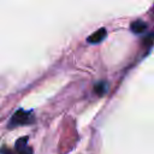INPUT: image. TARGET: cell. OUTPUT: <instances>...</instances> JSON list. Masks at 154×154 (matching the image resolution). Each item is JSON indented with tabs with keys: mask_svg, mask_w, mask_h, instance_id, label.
<instances>
[{
	"mask_svg": "<svg viewBox=\"0 0 154 154\" xmlns=\"http://www.w3.org/2000/svg\"><path fill=\"white\" fill-rule=\"evenodd\" d=\"M153 42H154V31L150 32L149 35H147V36L144 37L143 43H144V45H150V43H153Z\"/></svg>",
	"mask_w": 154,
	"mask_h": 154,
	"instance_id": "8992f818",
	"label": "cell"
},
{
	"mask_svg": "<svg viewBox=\"0 0 154 154\" xmlns=\"http://www.w3.org/2000/svg\"><path fill=\"white\" fill-rule=\"evenodd\" d=\"M1 154H14V152L8 149V148H2L1 149Z\"/></svg>",
	"mask_w": 154,
	"mask_h": 154,
	"instance_id": "52a82bcc",
	"label": "cell"
},
{
	"mask_svg": "<svg viewBox=\"0 0 154 154\" xmlns=\"http://www.w3.org/2000/svg\"><path fill=\"white\" fill-rule=\"evenodd\" d=\"M32 122V113L24 111V109H18L11 118L10 123H8V128H14L18 125H24V124H29Z\"/></svg>",
	"mask_w": 154,
	"mask_h": 154,
	"instance_id": "6da1fadb",
	"label": "cell"
},
{
	"mask_svg": "<svg viewBox=\"0 0 154 154\" xmlns=\"http://www.w3.org/2000/svg\"><path fill=\"white\" fill-rule=\"evenodd\" d=\"M94 90H95L96 94H99V95H103V94L107 91V83H105V82H100V83L95 84Z\"/></svg>",
	"mask_w": 154,
	"mask_h": 154,
	"instance_id": "277c9868",
	"label": "cell"
},
{
	"mask_svg": "<svg viewBox=\"0 0 154 154\" xmlns=\"http://www.w3.org/2000/svg\"><path fill=\"white\" fill-rule=\"evenodd\" d=\"M16 150H17L18 154H32V149H31L28 144H25V146H23V147H19V148H17Z\"/></svg>",
	"mask_w": 154,
	"mask_h": 154,
	"instance_id": "5b68a950",
	"label": "cell"
},
{
	"mask_svg": "<svg viewBox=\"0 0 154 154\" xmlns=\"http://www.w3.org/2000/svg\"><path fill=\"white\" fill-rule=\"evenodd\" d=\"M130 29H131V31L135 32V34H142V32L146 31L147 24H146L143 20H135V22L131 23Z\"/></svg>",
	"mask_w": 154,
	"mask_h": 154,
	"instance_id": "3957f363",
	"label": "cell"
},
{
	"mask_svg": "<svg viewBox=\"0 0 154 154\" xmlns=\"http://www.w3.org/2000/svg\"><path fill=\"white\" fill-rule=\"evenodd\" d=\"M106 29L105 28H101V29H99V30H96L95 32H93L87 40H88V42L89 43H99V42H101L105 37H106Z\"/></svg>",
	"mask_w": 154,
	"mask_h": 154,
	"instance_id": "7a4b0ae2",
	"label": "cell"
}]
</instances>
